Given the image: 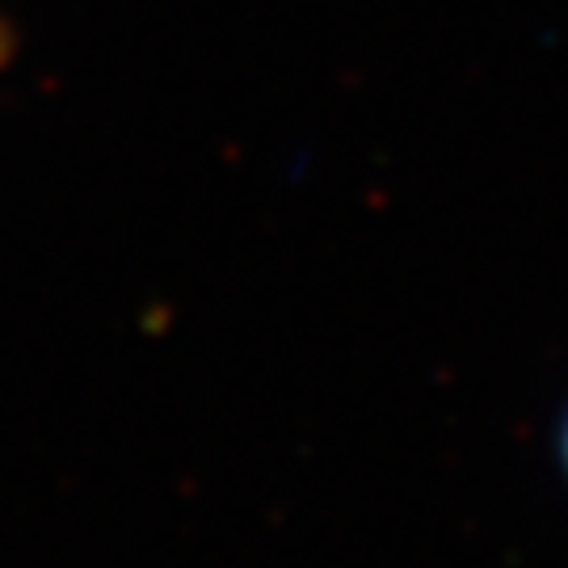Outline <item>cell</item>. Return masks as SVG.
Masks as SVG:
<instances>
[{"label": "cell", "mask_w": 568, "mask_h": 568, "mask_svg": "<svg viewBox=\"0 0 568 568\" xmlns=\"http://www.w3.org/2000/svg\"><path fill=\"white\" fill-rule=\"evenodd\" d=\"M9 60H13V30H9L4 18H0V72L9 68Z\"/></svg>", "instance_id": "cell-1"}, {"label": "cell", "mask_w": 568, "mask_h": 568, "mask_svg": "<svg viewBox=\"0 0 568 568\" xmlns=\"http://www.w3.org/2000/svg\"><path fill=\"white\" fill-rule=\"evenodd\" d=\"M560 455H565V467H568V417H565V429H560Z\"/></svg>", "instance_id": "cell-2"}]
</instances>
